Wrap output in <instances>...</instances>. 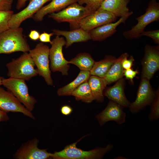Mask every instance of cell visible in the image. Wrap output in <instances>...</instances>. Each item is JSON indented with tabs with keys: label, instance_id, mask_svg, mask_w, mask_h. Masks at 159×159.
Returning <instances> with one entry per match:
<instances>
[{
	"label": "cell",
	"instance_id": "1",
	"mask_svg": "<svg viewBox=\"0 0 159 159\" xmlns=\"http://www.w3.org/2000/svg\"><path fill=\"white\" fill-rule=\"evenodd\" d=\"M21 27L9 28L0 34V54L17 52H28L30 49Z\"/></svg>",
	"mask_w": 159,
	"mask_h": 159
},
{
	"label": "cell",
	"instance_id": "2",
	"mask_svg": "<svg viewBox=\"0 0 159 159\" xmlns=\"http://www.w3.org/2000/svg\"><path fill=\"white\" fill-rule=\"evenodd\" d=\"M83 137L67 146L63 150L52 153L51 158L56 159H101L113 149V145L109 143L104 148L97 147L89 151L83 150L77 148L76 144Z\"/></svg>",
	"mask_w": 159,
	"mask_h": 159
},
{
	"label": "cell",
	"instance_id": "3",
	"mask_svg": "<svg viewBox=\"0 0 159 159\" xmlns=\"http://www.w3.org/2000/svg\"><path fill=\"white\" fill-rule=\"evenodd\" d=\"M7 75L12 77L29 81L38 74L35 64L28 52L24 53L18 58L6 64Z\"/></svg>",
	"mask_w": 159,
	"mask_h": 159
},
{
	"label": "cell",
	"instance_id": "4",
	"mask_svg": "<svg viewBox=\"0 0 159 159\" xmlns=\"http://www.w3.org/2000/svg\"><path fill=\"white\" fill-rule=\"evenodd\" d=\"M87 6L75 3L57 13L49 14L48 17L58 22H67L76 28H79L78 24L84 18L93 12Z\"/></svg>",
	"mask_w": 159,
	"mask_h": 159
},
{
	"label": "cell",
	"instance_id": "5",
	"mask_svg": "<svg viewBox=\"0 0 159 159\" xmlns=\"http://www.w3.org/2000/svg\"><path fill=\"white\" fill-rule=\"evenodd\" d=\"M49 49V46L41 42L30 49L29 53L37 67L38 74L44 78L48 85L52 86L53 81L50 68Z\"/></svg>",
	"mask_w": 159,
	"mask_h": 159
},
{
	"label": "cell",
	"instance_id": "6",
	"mask_svg": "<svg viewBox=\"0 0 159 159\" xmlns=\"http://www.w3.org/2000/svg\"><path fill=\"white\" fill-rule=\"evenodd\" d=\"M25 81L12 77L4 78L2 85L11 92L26 109L32 112L37 101L33 96L29 94Z\"/></svg>",
	"mask_w": 159,
	"mask_h": 159
},
{
	"label": "cell",
	"instance_id": "7",
	"mask_svg": "<svg viewBox=\"0 0 159 159\" xmlns=\"http://www.w3.org/2000/svg\"><path fill=\"white\" fill-rule=\"evenodd\" d=\"M138 23L132 28L125 32L123 35L127 39H133L141 37L145 27L150 23L159 19V4L156 0H152L148 4L145 12L136 18Z\"/></svg>",
	"mask_w": 159,
	"mask_h": 159
},
{
	"label": "cell",
	"instance_id": "8",
	"mask_svg": "<svg viewBox=\"0 0 159 159\" xmlns=\"http://www.w3.org/2000/svg\"><path fill=\"white\" fill-rule=\"evenodd\" d=\"M49 49L50 68L54 72L58 71L63 75H68L69 68V61L64 57L62 48L65 45L66 41L62 37L56 36L50 43Z\"/></svg>",
	"mask_w": 159,
	"mask_h": 159
},
{
	"label": "cell",
	"instance_id": "9",
	"mask_svg": "<svg viewBox=\"0 0 159 159\" xmlns=\"http://www.w3.org/2000/svg\"><path fill=\"white\" fill-rule=\"evenodd\" d=\"M156 92L152 87L149 80L142 78L135 101L130 103V111L135 114L150 105L155 97Z\"/></svg>",
	"mask_w": 159,
	"mask_h": 159
},
{
	"label": "cell",
	"instance_id": "10",
	"mask_svg": "<svg viewBox=\"0 0 159 159\" xmlns=\"http://www.w3.org/2000/svg\"><path fill=\"white\" fill-rule=\"evenodd\" d=\"M39 140L35 138L23 143L13 155L15 159H46L51 158L52 153L47 149L38 147Z\"/></svg>",
	"mask_w": 159,
	"mask_h": 159
},
{
	"label": "cell",
	"instance_id": "11",
	"mask_svg": "<svg viewBox=\"0 0 159 159\" xmlns=\"http://www.w3.org/2000/svg\"><path fill=\"white\" fill-rule=\"evenodd\" d=\"M0 110L7 113L19 112L35 120L36 118L32 112L29 110L9 91L0 87Z\"/></svg>",
	"mask_w": 159,
	"mask_h": 159
},
{
	"label": "cell",
	"instance_id": "12",
	"mask_svg": "<svg viewBox=\"0 0 159 159\" xmlns=\"http://www.w3.org/2000/svg\"><path fill=\"white\" fill-rule=\"evenodd\" d=\"M117 17L108 11L98 9L81 20L78 24V27L90 32L104 24L114 22Z\"/></svg>",
	"mask_w": 159,
	"mask_h": 159
},
{
	"label": "cell",
	"instance_id": "13",
	"mask_svg": "<svg viewBox=\"0 0 159 159\" xmlns=\"http://www.w3.org/2000/svg\"><path fill=\"white\" fill-rule=\"evenodd\" d=\"M141 78L150 80L159 69V49L147 44L141 62Z\"/></svg>",
	"mask_w": 159,
	"mask_h": 159
},
{
	"label": "cell",
	"instance_id": "14",
	"mask_svg": "<svg viewBox=\"0 0 159 159\" xmlns=\"http://www.w3.org/2000/svg\"><path fill=\"white\" fill-rule=\"evenodd\" d=\"M122 106L110 100L105 108L96 116L100 126L107 122L112 121L118 125L125 122L126 114Z\"/></svg>",
	"mask_w": 159,
	"mask_h": 159
},
{
	"label": "cell",
	"instance_id": "15",
	"mask_svg": "<svg viewBox=\"0 0 159 159\" xmlns=\"http://www.w3.org/2000/svg\"><path fill=\"white\" fill-rule=\"evenodd\" d=\"M51 0H29L27 6L20 12L12 16L9 22L10 28L20 27L21 23L26 19L32 18L44 5Z\"/></svg>",
	"mask_w": 159,
	"mask_h": 159
},
{
	"label": "cell",
	"instance_id": "16",
	"mask_svg": "<svg viewBox=\"0 0 159 159\" xmlns=\"http://www.w3.org/2000/svg\"><path fill=\"white\" fill-rule=\"evenodd\" d=\"M125 83V79L122 78L119 80L113 86L105 88L103 92L104 96H106L110 100L118 104L123 108L129 107L131 103L124 93Z\"/></svg>",
	"mask_w": 159,
	"mask_h": 159
},
{
	"label": "cell",
	"instance_id": "17",
	"mask_svg": "<svg viewBox=\"0 0 159 159\" xmlns=\"http://www.w3.org/2000/svg\"><path fill=\"white\" fill-rule=\"evenodd\" d=\"M54 35L62 36L66 39L65 47L68 48L74 43L86 42L91 39L90 32L79 28L70 31L57 29L52 30Z\"/></svg>",
	"mask_w": 159,
	"mask_h": 159
},
{
	"label": "cell",
	"instance_id": "18",
	"mask_svg": "<svg viewBox=\"0 0 159 159\" xmlns=\"http://www.w3.org/2000/svg\"><path fill=\"white\" fill-rule=\"evenodd\" d=\"M129 16H123L115 22L106 24L90 31L91 39L95 41H101L105 40L114 34L117 27L121 23H124Z\"/></svg>",
	"mask_w": 159,
	"mask_h": 159
},
{
	"label": "cell",
	"instance_id": "19",
	"mask_svg": "<svg viewBox=\"0 0 159 159\" xmlns=\"http://www.w3.org/2000/svg\"><path fill=\"white\" fill-rule=\"evenodd\" d=\"M78 0H52L46 5L43 6L32 17L36 21H42L46 15L59 11L73 3L77 2Z\"/></svg>",
	"mask_w": 159,
	"mask_h": 159
},
{
	"label": "cell",
	"instance_id": "20",
	"mask_svg": "<svg viewBox=\"0 0 159 159\" xmlns=\"http://www.w3.org/2000/svg\"><path fill=\"white\" fill-rule=\"evenodd\" d=\"M129 0H104L99 9L108 11L117 17L129 16L133 14L127 7Z\"/></svg>",
	"mask_w": 159,
	"mask_h": 159
},
{
	"label": "cell",
	"instance_id": "21",
	"mask_svg": "<svg viewBox=\"0 0 159 159\" xmlns=\"http://www.w3.org/2000/svg\"><path fill=\"white\" fill-rule=\"evenodd\" d=\"M90 75V71L80 70L74 80L58 89L57 95L59 96L71 95L72 92L82 83L87 81Z\"/></svg>",
	"mask_w": 159,
	"mask_h": 159
},
{
	"label": "cell",
	"instance_id": "22",
	"mask_svg": "<svg viewBox=\"0 0 159 159\" xmlns=\"http://www.w3.org/2000/svg\"><path fill=\"white\" fill-rule=\"evenodd\" d=\"M94 100L99 102L104 100V91L107 85L103 78L91 75L88 80Z\"/></svg>",
	"mask_w": 159,
	"mask_h": 159
},
{
	"label": "cell",
	"instance_id": "23",
	"mask_svg": "<svg viewBox=\"0 0 159 159\" xmlns=\"http://www.w3.org/2000/svg\"><path fill=\"white\" fill-rule=\"evenodd\" d=\"M117 59L113 56L107 55L103 59L98 62H95L90 71V75L104 77Z\"/></svg>",
	"mask_w": 159,
	"mask_h": 159
},
{
	"label": "cell",
	"instance_id": "24",
	"mask_svg": "<svg viewBox=\"0 0 159 159\" xmlns=\"http://www.w3.org/2000/svg\"><path fill=\"white\" fill-rule=\"evenodd\" d=\"M124 56V53L117 59L107 73L103 78L107 85L122 78L124 69L122 65V61Z\"/></svg>",
	"mask_w": 159,
	"mask_h": 159
},
{
	"label": "cell",
	"instance_id": "25",
	"mask_svg": "<svg viewBox=\"0 0 159 159\" xmlns=\"http://www.w3.org/2000/svg\"><path fill=\"white\" fill-rule=\"evenodd\" d=\"M95 62L91 55L87 53H79L69 61V64L76 65L80 70L89 71L91 69Z\"/></svg>",
	"mask_w": 159,
	"mask_h": 159
},
{
	"label": "cell",
	"instance_id": "26",
	"mask_svg": "<svg viewBox=\"0 0 159 159\" xmlns=\"http://www.w3.org/2000/svg\"><path fill=\"white\" fill-rule=\"evenodd\" d=\"M71 95L74 96L77 101L81 100L87 103H91L94 100L88 80L75 90Z\"/></svg>",
	"mask_w": 159,
	"mask_h": 159
},
{
	"label": "cell",
	"instance_id": "27",
	"mask_svg": "<svg viewBox=\"0 0 159 159\" xmlns=\"http://www.w3.org/2000/svg\"><path fill=\"white\" fill-rule=\"evenodd\" d=\"M155 97L150 105V112L148 119L150 121H154L159 118V89L155 91Z\"/></svg>",
	"mask_w": 159,
	"mask_h": 159
},
{
	"label": "cell",
	"instance_id": "28",
	"mask_svg": "<svg viewBox=\"0 0 159 159\" xmlns=\"http://www.w3.org/2000/svg\"><path fill=\"white\" fill-rule=\"evenodd\" d=\"M14 14L13 11L12 10L0 11V34L10 28L9 22Z\"/></svg>",
	"mask_w": 159,
	"mask_h": 159
},
{
	"label": "cell",
	"instance_id": "29",
	"mask_svg": "<svg viewBox=\"0 0 159 159\" xmlns=\"http://www.w3.org/2000/svg\"><path fill=\"white\" fill-rule=\"evenodd\" d=\"M104 0H78L77 2L81 5L85 6L95 11L100 8Z\"/></svg>",
	"mask_w": 159,
	"mask_h": 159
},
{
	"label": "cell",
	"instance_id": "30",
	"mask_svg": "<svg viewBox=\"0 0 159 159\" xmlns=\"http://www.w3.org/2000/svg\"><path fill=\"white\" fill-rule=\"evenodd\" d=\"M129 56L127 53H125L124 56L122 61V65L124 69H127L131 68L132 66L134 59L132 56L128 59Z\"/></svg>",
	"mask_w": 159,
	"mask_h": 159
},
{
	"label": "cell",
	"instance_id": "31",
	"mask_svg": "<svg viewBox=\"0 0 159 159\" xmlns=\"http://www.w3.org/2000/svg\"><path fill=\"white\" fill-rule=\"evenodd\" d=\"M141 36H146L152 38L157 44H159V30L158 29L148 31H143Z\"/></svg>",
	"mask_w": 159,
	"mask_h": 159
},
{
	"label": "cell",
	"instance_id": "32",
	"mask_svg": "<svg viewBox=\"0 0 159 159\" xmlns=\"http://www.w3.org/2000/svg\"><path fill=\"white\" fill-rule=\"evenodd\" d=\"M13 0H0V11L11 10Z\"/></svg>",
	"mask_w": 159,
	"mask_h": 159
},
{
	"label": "cell",
	"instance_id": "33",
	"mask_svg": "<svg viewBox=\"0 0 159 159\" xmlns=\"http://www.w3.org/2000/svg\"><path fill=\"white\" fill-rule=\"evenodd\" d=\"M138 70H134L131 68L124 69L123 71V76H125L127 79L130 80L132 82H133V78L138 74Z\"/></svg>",
	"mask_w": 159,
	"mask_h": 159
},
{
	"label": "cell",
	"instance_id": "34",
	"mask_svg": "<svg viewBox=\"0 0 159 159\" xmlns=\"http://www.w3.org/2000/svg\"><path fill=\"white\" fill-rule=\"evenodd\" d=\"M54 35V33H48L45 32L40 34L39 40L42 42H51V37Z\"/></svg>",
	"mask_w": 159,
	"mask_h": 159
},
{
	"label": "cell",
	"instance_id": "35",
	"mask_svg": "<svg viewBox=\"0 0 159 159\" xmlns=\"http://www.w3.org/2000/svg\"><path fill=\"white\" fill-rule=\"evenodd\" d=\"M72 111V107L68 105H64L61 108V113L65 115H68L70 114Z\"/></svg>",
	"mask_w": 159,
	"mask_h": 159
},
{
	"label": "cell",
	"instance_id": "36",
	"mask_svg": "<svg viewBox=\"0 0 159 159\" xmlns=\"http://www.w3.org/2000/svg\"><path fill=\"white\" fill-rule=\"evenodd\" d=\"M40 35V34L38 31L33 30L30 31L28 36L32 40L36 41L39 39Z\"/></svg>",
	"mask_w": 159,
	"mask_h": 159
},
{
	"label": "cell",
	"instance_id": "37",
	"mask_svg": "<svg viewBox=\"0 0 159 159\" xmlns=\"http://www.w3.org/2000/svg\"><path fill=\"white\" fill-rule=\"evenodd\" d=\"M9 120L7 113L0 110V122L7 121Z\"/></svg>",
	"mask_w": 159,
	"mask_h": 159
},
{
	"label": "cell",
	"instance_id": "38",
	"mask_svg": "<svg viewBox=\"0 0 159 159\" xmlns=\"http://www.w3.org/2000/svg\"><path fill=\"white\" fill-rule=\"evenodd\" d=\"M28 0H17L16 6V8L20 10L23 8L26 5V2Z\"/></svg>",
	"mask_w": 159,
	"mask_h": 159
},
{
	"label": "cell",
	"instance_id": "39",
	"mask_svg": "<svg viewBox=\"0 0 159 159\" xmlns=\"http://www.w3.org/2000/svg\"><path fill=\"white\" fill-rule=\"evenodd\" d=\"M4 78L3 77H0V86L2 85V80Z\"/></svg>",
	"mask_w": 159,
	"mask_h": 159
}]
</instances>
